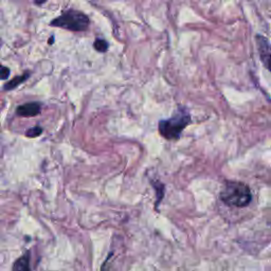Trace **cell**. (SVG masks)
Returning a JSON list of instances; mask_svg holds the SVG:
<instances>
[{"mask_svg":"<svg viewBox=\"0 0 271 271\" xmlns=\"http://www.w3.org/2000/svg\"><path fill=\"white\" fill-rule=\"evenodd\" d=\"M219 199L227 206L245 208L251 203L252 195L247 184L240 181H227L219 193Z\"/></svg>","mask_w":271,"mask_h":271,"instance_id":"cell-1","label":"cell"},{"mask_svg":"<svg viewBox=\"0 0 271 271\" xmlns=\"http://www.w3.org/2000/svg\"><path fill=\"white\" fill-rule=\"evenodd\" d=\"M191 115L187 109L182 106H179L175 114L167 120H161L159 122V133L168 140L179 139L183 129L190 124Z\"/></svg>","mask_w":271,"mask_h":271,"instance_id":"cell-2","label":"cell"},{"mask_svg":"<svg viewBox=\"0 0 271 271\" xmlns=\"http://www.w3.org/2000/svg\"><path fill=\"white\" fill-rule=\"evenodd\" d=\"M51 26L73 32H82L88 29L89 18L80 11L68 10L61 16L53 19L51 21Z\"/></svg>","mask_w":271,"mask_h":271,"instance_id":"cell-3","label":"cell"},{"mask_svg":"<svg viewBox=\"0 0 271 271\" xmlns=\"http://www.w3.org/2000/svg\"><path fill=\"white\" fill-rule=\"evenodd\" d=\"M256 43L258 53H260L262 63H264L266 69H269V61H270V45L266 37L262 35H256Z\"/></svg>","mask_w":271,"mask_h":271,"instance_id":"cell-4","label":"cell"},{"mask_svg":"<svg viewBox=\"0 0 271 271\" xmlns=\"http://www.w3.org/2000/svg\"><path fill=\"white\" fill-rule=\"evenodd\" d=\"M16 113L20 117H23V118L35 117V115H37L38 113H41V104H38L36 102L23 104L17 108Z\"/></svg>","mask_w":271,"mask_h":271,"instance_id":"cell-5","label":"cell"},{"mask_svg":"<svg viewBox=\"0 0 271 271\" xmlns=\"http://www.w3.org/2000/svg\"><path fill=\"white\" fill-rule=\"evenodd\" d=\"M29 73L26 72L25 74H22V75H18L16 78H14L12 81H10L9 83L5 86V89L6 90H11V89H14L16 88L18 85H20L21 83H23V82H25L28 78H29Z\"/></svg>","mask_w":271,"mask_h":271,"instance_id":"cell-6","label":"cell"},{"mask_svg":"<svg viewBox=\"0 0 271 271\" xmlns=\"http://www.w3.org/2000/svg\"><path fill=\"white\" fill-rule=\"evenodd\" d=\"M93 47H94V49L99 52H106L109 48V45L105 40L98 38V40H96V42H94Z\"/></svg>","mask_w":271,"mask_h":271,"instance_id":"cell-7","label":"cell"},{"mask_svg":"<svg viewBox=\"0 0 271 271\" xmlns=\"http://www.w3.org/2000/svg\"><path fill=\"white\" fill-rule=\"evenodd\" d=\"M43 133V128L40 127V126H35V127H32L30 129H28L26 135L28 137H31V138H34V137H38L41 134Z\"/></svg>","mask_w":271,"mask_h":271,"instance_id":"cell-8","label":"cell"},{"mask_svg":"<svg viewBox=\"0 0 271 271\" xmlns=\"http://www.w3.org/2000/svg\"><path fill=\"white\" fill-rule=\"evenodd\" d=\"M10 75V69L4 66H0V80H5Z\"/></svg>","mask_w":271,"mask_h":271,"instance_id":"cell-9","label":"cell"}]
</instances>
